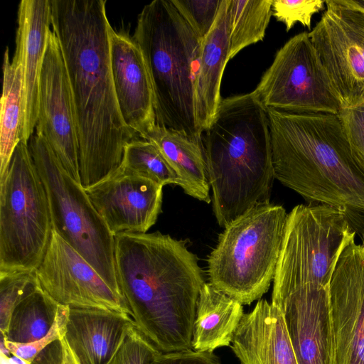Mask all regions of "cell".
<instances>
[{"instance_id": "cell-1", "label": "cell", "mask_w": 364, "mask_h": 364, "mask_svg": "<svg viewBox=\"0 0 364 364\" xmlns=\"http://www.w3.org/2000/svg\"><path fill=\"white\" fill-rule=\"evenodd\" d=\"M51 28L63 55L79 144L80 183L87 189L121 166L137 137L119 111L112 80L106 0H50Z\"/></svg>"}, {"instance_id": "cell-2", "label": "cell", "mask_w": 364, "mask_h": 364, "mask_svg": "<svg viewBox=\"0 0 364 364\" xmlns=\"http://www.w3.org/2000/svg\"><path fill=\"white\" fill-rule=\"evenodd\" d=\"M119 284L136 328L159 351L192 348L200 291L205 283L186 241L160 232L114 235Z\"/></svg>"}, {"instance_id": "cell-3", "label": "cell", "mask_w": 364, "mask_h": 364, "mask_svg": "<svg viewBox=\"0 0 364 364\" xmlns=\"http://www.w3.org/2000/svg\"><path fill=\"white\" fill-rule=\"evenodd\" d=\"M274 178L309 203L364 220V167L355 156L339 114L267 109Z\"/></svg>"}, {"instance_id": "cell-4", "label": "cell", "mask_w": 364, "mask_h": 364, "mask_svg": "<svg viewBox=\"0 0 364 364\" xmlns=\"http://www.w3.org/2000/svg\"><path fill=\"white\" fill-rule=\"evenodd\" d=\"M212 206L225 228L257 204L270 203L274 178L266 108L252 95L223 99L201 135Z\"/></svg>"}, {"instance_id": "cell-5", "label": "cell", "mask_w": 364, "mask_h": 364, "mask_svg": "<svg viewBox=\"0 0 364 364\" xmlns=\"http://www.w3.org/2000/svg\"><path fill=\"white\" fill-rule=\"evenodd\" d=\"M132 36L151 79L156 124L200 141L195 85L202 40L171 0L145 5Z\"/></svg>"}, {"instance_id": "cell-6", "label": "cell", "mask_w": 364, "mask_h": 364, "mask_svg": "<svg viewBox=\"0 0 364 364\" xmlns=\"http://www.w3.org/2000/svg\"><path fill=\"white\" fill-rule=\"evenodd\" d=\"M287 215L259 203L224 228L208 256L209 282L242 305L259 299L274 279Z\"/></svg>"}, {"instance_id": "cell-7", "label": "cell", "mask_w": 364, "mask_h": 364, "mask_svg": "<svg viewBox=\"0 0 364 364\" xmlns=\"http://www.w3.org/2000/svg\"><path fill=\"white\" fill-rule=\"evenodd\" d=\"M346 213L309 203L288 213L273 279L272 300L304 287H328L338 259L355 240Z\"/></svg>"}, {"instance_id": "cell-8", "label": "cell", "mask_w": 364, "mask_h": 364, "mask_svg": "<svg viewBox=\"0 0 364 364\" xmlns=\"http://www.w3.org/2000/svg\"><path fill=\"white\" fill-rule=\"evenodd\" d=\"M28 146L46 191L53 230L124 296L116 269L114 235L45 138L35 133Z\"/></svg>"}, {"instance_id": "cell-9", "label": "cell", "mask_w": 364, "mask_h": 364, "mask_svg": "<svg viewBox=\"0 0 364 364\" xmlns=\"http://www.w3.org/2000/svg\"><path fill=\"white\" fill-rule=\"evenodd\" d=\"M52 230L45 186L21 141L0 178V272L36 271Z\"/></svg>"}, {"instance_id": "cell-10", "label": "cell", "mask_w": 364, "mask_h": 364, "mask_svg": "<svg viewBox=\"0 0 364 364\" xmlns=\"http://www.w3.org/2000/svg\"><path fill=\"white\" fill-rule=\"evenodd\" d=\"M252 92L266 109L335 114L342 109L306 31L291 37L277 51Z\"/></svg>"}, {"instance_id": "cell-11", "label": "cell", "mask_w": 364, "mask_h": 364, "mask_svg": "<svg viewBox=\"0 0 364 364\" xmlns=\"http://www.w3.org/2000/svg\"><path fill=\"white\" fill-rule=\"evenodd\" d=\"M325 4L309 36L341 108L353 107L364 102V14L341 0Z\"/></svg>"}, {"instance_id": "cell-12", "label": "cell", "mask_w": 364, "mask_h": 364, "mask_svg": "<svg viewBox=\"0 0 364 364\" xmlns=\"http://www.w3.org/2000/svg\"><path fill=\"white\" fill-rule=\"evenodd\" d=\"M36 272L42 289L59 304L112 310L131 316L124 297L54 230Z\"/></svg>"}, {"instance_id": "cell-13", "label": "cell", "mask_w": 364, "mask_h": 364, "mask_svg": "<svg viewBox=\"0 0 364 364\" xmlns=\"http://www.w3.org/2000/svg\"><path fill=\"white\" fill-rule=\"evenodd\" d=\"M35 133L45 138L65 171L80 183L79 144L70 83L61 48L52 29L40 73Z\"/></svg>"}, {"instance_id": "cell-14", "label": "cell", "mask_w": 364, "mask_h": 364, "mask_svg": "<svg viewBox=\"0 0 364 364\" xmlns=\"http://www.w3.org/2000/svg\"><path fill=\"white\" fill-rule=\"evenodd\" d=\"M329 295L336 364H364V245L355 240L338 259Z\"/></svg>"}, {"instance_id": "cell-15", "label": "cell", "mask_w": 364, "mask_h": 364, "mask_svg": "<svg viewBox=\"0 0 364 364\" xmlns=\"http://www.w3.org/2000/svg\"><path fill=\"white\" fill-rule=\"evenodd\" d=\"M163 187L119 168L85 190L115 235L119 232L146 233L161 212Z\"/></svg>"}, {"instance_id": "cell-16", "label": "cell", "mask_w": 364, "mask_h": 364, "mask_svg": "<svg viewBox=\"0 0 364 364\" xmlns=\"http://www.w3.org/2000/svg\"><path fill=\"white\" fill-rule=\"evenodd\" d=\"M271 303L282 311L298 364H336L328 287H304Z\"/></svg>"}, {"instance_id": "cell-17", "label": "cell", "mask_w": 364, "mask_h": 364, "mask_svg": "<svg viewBox=\"0 0 364 364\" xmlns=\"http://www.w3.org/2000/svg\"><path fill=\"white\" fill-rule=\"evenodd\" d=\"M110 62L118 106L128 128L143 138L156 123L155 98L143 52L128 31H109Z\"/></svg>"}, {"instance_id": "cell-18", "label": "cell", "mask_w": 364, "mask_h": 364, "mask_svg": "<svg viewBox=\"0 0 364 364\" xmlns=\"http://www.w3.org/2000/svg\"><path fill=\"white\" fill-rule=\"evenodd\" d=\"M51 29L50 0H21L14 57L20 63L23 82L21 141L28 144L38 120L39 79L48 33Z\"/></svg>"}, {"instance_id": "cell-19", "label": "cell", "mask_w": 364, "mask_h": 364, "mask_svg": "<svg viewBox=\"0 0 364 364\" xmlns=\"http://www.w3.org/2000/svg\"><path fill=\"white\" fill-rule=\"evenodd\" d=\"M230 348L241 364H298L284 314L266 299L244 314Z\"/></svg>"}, {"instance_id": "cell-20", "label": "cell", "mask_w": 364, "mask_h": 364, "mask_svg": "<svg viewBox=\"0 0 364 364\" xmlns=\"http://www.w3.org/2000/svg\"><path fill=\"white\" fill-rule=\"evenodd\" d=\"M132 323L115 311L70 307L64 337L80 364H109Z\"/></svg>"}, {"instance_id": "cell-21", "label": "cell", "mask_w": 364, "mask_h": 364, "mask_svg": "<svg viewBox=\"0 0 364 364\" xmlns=\"http://www.w3.org/2000/svg\"><path fill=\"white\" fill-rule=\"evenodd\" d=\"M229 3V0H223L213 26L201 41L195 100L202 133L213 122L222 100V77L230 60Z\"/></svg>"}, {"instance_id": "cell-22", "label": "cell", "mask_w": 364, "mask_h": 364, "mask_svg": "<svg viewBox=\"0 0 364 364\" xmlns=\"http://www.w3.org/2000/svg\"><path fill=\"white\" fill-rule=\"evenodd\" d=\"M244 314L240 302L205 282L197 304L192 348L213 353L230 347Z\"/></svg>"}, {"instance_id": "cell-23", "label": "cell", "mask_w": 364, "mask_h": 364, "mask_svg": "<svg viewBox=\"0 0 364 364\" xmlns=\"http://www.w3.org/2000/svg\"><path fill=\"white\" fill-rule=\"evenodd\" d=\"M142 139L159 148L180 177L186 194L208 203L211 201L201 141L157 124Z\"/></svg>"}, {"instance_id": "cell-24", "label": "cell", "mask_w": 364, "mask_h": 364, "mask_svg": "<svg viewBox=\"0 0 364 364\" xmlns=\"http://www.w3.org/2000/svg\"><path fill=\"white\" fill-rule=\"evenodd\" d=\"M3 89L0 114V178L6 172L14 150L21 141L23 120V82L19 62L4 53Z\"/></svg>"}, {"instance_id": "cell-25", "label": "cell", "mask_w": 364, "mask_h": 364, "mask_svg": "<svg viewBox=\"0 0 364 364\" xmlns=\"http://www.w3.org/2000/svg\"><path fill=\"white\" fill-rule=\"evenodd\" d=\"M59 306L41 285L37 286L16 305L1 338L19 343L43 338L50 330Z\"/></svg>"}, {"instance_id": "cell-26", "label": "cell", "mask_w": 364, "mask_h": 364, "mask_svg": "<svg viewBox=\"0 0 364 364\" xmlns=\"http://www.w3.org/2000/svg\"><path fill=\"white\" fill-rule=\"evenodd\" d=\"M230 60L262 41L272 16L273 0H229Z\"/></svg>"}, {"instance_id": "cell-27", "label": "cell", "mask_w": 364, "mask_h": 364, "mask_svg": "<svg viewBox=\"0 0 364 364\" xmlns=\"http://www.w3.org/2000/svg\"><path fill=\"white\" fill-rule=\"evenodd\" d=\"M122 171L150 179L164 186L181 180L159 148L151 141L136 138L124 149L120 168Z\"/></svg>"}, {"instance_id": "cell-28", "label": "cell", "mask_w": 364, "mask_h": 364, "mask_svg": "<svg viewBox=\"0 0 364 364\" xmlns=\"http://www.w3.org/2000/svg\"><path fill=\"white\" fill-rule=\"evenodd\" d=\"M40 285L36 271L0 272V330L4 336L16 305Z\"/></svg>"}, {"instance_id": "cell-29", "label": "cell", "mask_w": 364, "mask_h": 364, "mask_svg": "<svg viewBox=\"0 0 364 364\" xmlns=\"http://www.w3.org/2000/svg\"><path fill=\"white\" fill-rule=\"evenodd\" d=\"M171 1L201 40L213 26L223 1V0Z\"/></svg>"}, {"instance_id": "cell-30", "label": "cell", "mask_w": 364, "mask_h": 364, "mask_svg": "<svg viewBox=\"0 0 364 364\" xmlns=\"http://www.w3.org/2000/svg\"><path fill=\"white\" fill-rule=\"evenodd\" d=\"M69 309L70 306L60 304L56 318L50 330L43 338L28 343L11 342L1 338V346L12 355L32 363L49 345L65 336Z\"/></svg>"}, {"instance_id": "cell-31", "label": "cell", "mask_w": 364, "mask_h": 364, "mask_svg": "<svg viewBox=\"0 0 364 364\" xmlns=\"http://www.w3.org/2000/svg\"><path fill=\"white\" fill-rule=\"evenodd\" d=\"M324 4L321 0H273L272 16L285 25L287 31L297 23L310 30L313 16L323 10Z\"/></svg>"}, {"instance_id": "cell-32", "label": "cell", "mask_w": 364, "mask_h": 364, "mask_svg": "<svg viewBox=\"0 0 364 364\" xmlns=\"http://www.w3.org/2000/svg\"><path fill=\"white\" fill-rule=\"evenodd\" d=\"M160 352L132 323L109 364H152Z\"/></svg>"}, {"instance_id": "cell-33", "label": "cell", "mask_w": 364, "mask_h": 364, "mask_svg": "<svg viewBox=\"0 0 364 364\" xmlns=\"http://www.w3.org/2000/svg\"><path fill=\"white\" fill-rule=\"evenodd\" d=\"M338 114L353 153L364 167V102L341 109Z\"/></svg>"}, {"instance_id": "cell-34", "label": "cell", "mask_w": 364, "mask_h": 364, "mask_svg": "<svg viewBox=\"0 0 364 364\" xmlns=\"http://www.w3.org/2000/svg\"><path fill=\"white\" fill-rule=\"evenodd\" d=\"M152 364H222L213 353L191 349L180 351L160 352Z\"/></svg>"}, {"instance_id": "cell-35", "label": "cell", "mask_w": 364, "mask_h": 364, "mask_svg": "<svg viewBox=\"0 0 364 364\" xmlns=\"http://www.w3.org/2000/svg\"><path fill=\"white\" fill-rule=\"evenodd\" d=\"M60 343L62 354L58 364H80L75 354L68 344L65 337L60 340Z\"/></svg>"}, {"instance_id": "cell-36", "label": "cell", "mask_w": 364, "mask_h": 364, "mask_svg": "<svg viewBox=\"0 0 364 364\" xmlns=\"http://www.w3.org/2000/svg\"><path fill=\"white\" fill-rule=\"evenodd\" d=\"M1 364H31L14 355L8 356V354L1 350Z\"/></svg>"}, {"instance_id": "cell-37", "label": "cell", "mask_w": 364, "mask_h": 364, "mask_svg": "<svg viewBox=\"0 0 364 364\" xmlns=\"http://www.w3.org/2000/svg\"><path fill=\"white\" fill-rule=\"evenodd\" d=\"M341 3L364 14V0H341Z\"/></svg>"}]
</instances>
